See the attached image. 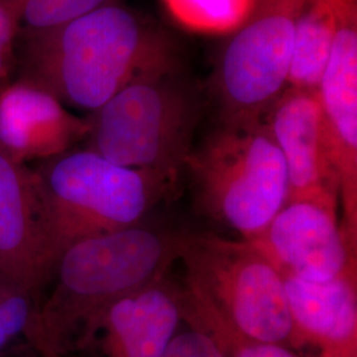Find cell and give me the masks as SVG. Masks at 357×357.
<instances>
[{
  "mask_svg": "<svg viewBox=\"0 0 357 357\" xmlns=\"http://www.w3.org/2000/svg\"><path fill=\"white\" fill-rule=\"evenodd\" d=\"M15 61L20 79L93 113L137 77L178 61V53L162 28L118 1L50 31L19 32Z\"/></svg>",
  "mask_w": 357,
  "mask_h": 357,
  "instance_id": "6da1fadb",
  "label": "cell"
},
{
  "mask_svg": "<svg viewBox=\"0 0 357 357\" xmlns=\"http://www.w3.org/2000/svg\"><path fill=\"white\" fill-rule=\"evenodd\" d=\"M178 240L180 233L139 224L77 243L60 257L35 324L54 337L98 330L118 301L166 278L178 262Z\"/></svg>",
  "mask_w": 357,
  "mask_h": 357,
  "instance_id": "7a4b0ae2",
  "label": "cell"
},
{
  "mask_svg": "<svg viewBox=\"0 0 357 357\" xmlns=\"http://www.w3.org/2000/svg\"><path fill=\"white\" fill-rule=\"evenodd\" d=\"M202 115L200 93L178 60L137 77L90 113L86 149L176 184Z\"/></svg>",
  "mask_w": 357,
  "mask_h": 357,
  "instance_id": "3957f363",
  "label": "cell"
},
{
  "mask_svg": "<svg viewBox=\"0 0 357 357\" xmlns=\"http://www.w3.org/2000/svg\"><path fill=\"white\" fill-rule=\"evenodd\" d=\"M53 266L77 243L139 225L174 191L167 178L72 149L33 168Z\"/></svg>",
  "mask_w": 357,
  "mask_h": 357,
  "instance_id": "277c9868",
  "label": "cell"
},
{
  "mask_svg": "<svg viewBox=\"0 0 357 357\" xmlns=\"http://www.w3.org/2000/svg\"><path fill=\"white\" fill-rule=\"evenodd\" d=\"M184 171L196 208L248 243L265 233L287 202L286 165L264 121L220 122L193 147Z\"/></svg>",
  "mask_w": 357,
  "mask_h": 357,
  "instance_id": "5b68a950",
  "label": "cell"
},
{
  "mask_svg": "<svg viewBox=\"0 0 357 357\" xmlns=\"http://www.w3.org/2000/svg\"><path fill=\"white\" fill-rule=\"evenodd\" d=\"M184 296L245 339L291 344L293 320L280 270L255 245L180 233Z\"/></svg>",
  "mask_w": 357,
  "mask_h": 357,
  "instance_id": "8992f818",
  "label": "cell"
},
{
  "mask_svg": "<svg viewBox=\"0 0 357 357\" xmlns=\"http://www.w3.org/2000/svg\"><path fill=\"white\" fill-rule=\"evenodd\" d=\"M301 0H257L255 11L230 33L217 68L220 122H262L289 88Z\"/></svg>",
  "mask_w": 357,
  "mask_h": 357,
  "instance_id": "52a82bcc",
  "label": "cell"
},
{
  "mask_svg": "<svg viewBox=\"0 0 357 357\" xmlns=\"http://www.w3.org/2000/svg\"><path fill=\"white\" fill-rule=\"evenodd\" d=\"M326 141L339 176L340 224L357 243V0H342L317 89Z\"/></svg>",
  "mask_w": 357,
  "mask_h": 357,
  "instance_id": "ba28073f",
  "label": "cell"
},
{
  "mask_svg": "<svg viewBox=\"0 0 357 357\" xmlns=\"http://www.w3.org/2000/svg\"><path fill=\"white\" fill-rule=\"evenodd\" d=\"M281 274L311 282L357 275V246L339 212L311 202H287L253 241Z\"/></svg>",
  "mask_w": 357,
  "mask_h": 357,
  "instance_id": "9c48e42d",
  "label": "cell"
},
{
  "mask_svg": "<svg viewBox=\"0 0 357 357\" xmlns=\"http://www.w3.org/2000/svg\"><path fill=\"white\" fill-rule=\"evenodd\" d=\"M264 122L286 165L287 202H311L339 212V176L326 141L318 93L289 86Z\"/></svg>",
  "mask_w": 357,
  "mask_h": 357,
  "instance_id": "30bf717a",
  "label": "cell"
},
{
  "mask_svg": "<svg viewBox=\"0 0 357 357\" xmlns=\"http://www.w3.org/2000/svg\"><path fill=\"white\" fill-rule=\"evenodd\" d=\"M0 271L43 298L52 262L33 168L0 144Z\"/></svg>",
  "mask_w": 357,
  "mask_h": 357,
  "instance_id": "8fae6325",
  "label": "cell"
},
{
  "mask_svg": "<svg viewBox=\"0 0 357 357\" xmlns=\"http://www.w3.org/2000/svg\"><path fill=\"white\" fill-rule=\"evenodd\" d=\"M88 132V118L47 90L20 78L0 82V144L17 160H48L75 149Z\"/></svg>",
  "mask_w": 357,
  "mask_h": 357,
  "instance_id": "7c38bea8",
  "label": "cell"
},
{
  "mask_svg": "<svg viewBox=\"0 0 357 357\" xmlns=\"http://www.w3.org/2000/svg\"><path fill=\"white\" fill-rule=\"evenodd\" d=\"M293 320L291 344L320 357H357V275L311 282L282 274Z\"/></svg>",
  "mask_w": 357,
  "mask_h": 357,
  "instance_id": "4fadbf2b",
  "label": "cell"
},
{
  "mask_svg": "<svg viewBox=\"0 0 357 357\" xmlns=\"http://www.w3.org/2000/svg\"><path fill=\"white\" fill-rule=\"evenodd\" d=\"M183 318L181 293L166 278L118 301L100 323L109 357H159Z\"/></svg>",
  "mask_w": 357,
  "mask_h": 357,
  "instance_id": "5bb4252c",
  "label": "cell"
},
{
  "mask_svg": "<svg viewBox=\"0 0 357 357\" xmlns=\"http://www.w3.org/2000/svg\"><path fill=\"white\" fill-rule=\"evenodd\" d=\"M342 0H301L289 86L315 90L327 63Z\"/></svg>",
  "mask_w": 357,
  "mask_h": 357,
  "instance_id": "9a60e30c",
  "label": "cell"
},
{
  "mask_svg": "<svg viewBox=\"0 0 357 357\" xmlns=\"http://www.w3.org/2000/svg\"><path fill=\"white\" fill-rule=\"evenodd\" d=\"M167 13L192 32L233 33L255 11L257 0H162Z\"/></svg>",
  "mask_w": 357,
  "mask_h": 357,
  "instance_id": "2e32d148",
  "label": "cell"
},
{
  "mask_svg": "<svg viewBox=\"0 0 357 357\" xmlns=\"http://www.w3.org/2000/svg\"><path fill=\"white\" fill-rule=\"evenodd\" d=\"M119 0H8L20 33H38L64 26Z\"/></svg>",
  "mask_w": 357,
  "mask_h": 357,
  "instance_id": "e0dca14e",
  "label": "cell"
},
{
  "mask_svg": "<svg viewBox=\"0 0 357 357\" xmlns=\"http://www.w3.org/2000/svg\"><path fill=\"white\" fill-rule=\"evenodd\" d=\"M183 318L191 321L193 327L211 333L228 357H299L284 345L258 343L245 339L187 298H183Z\"/></svg>",
  "mask_w": 357,
  "mask_h": 357,
  "instance_id": "ac0fdd59",
  "label": "cell"
},
{
  "mask_svg": "<svg viewBox=\"0 0 357 357\" xmlns=\"http://www.w3.org/2000/svg\"><path fill=\"white\" fill-rule=\"evenodd\" d=\"M38 306L36 294L0 271V348L35 323Z\"/></svg>",
  "mask_w": 357,
  "mask_h": 357,
  "instance_id": "d6986e66",
  "label": "cell"
},
{
  "mask_svg": "<svg viewBox=\"0 0 357 357\" xmlns=\"http://www.w3.org/2000/svg\"><path fill=\"white\" fill-rule=\"evenodd\" d=\"M159 357H228V355L211 333L193 327L190 331L174 335Z\"/></svg>",
  "mask_w": 357,
  "mask_h": 357,
  "instance_id": "ffe728a7",
  "label": "cell"
},
{
  "mask_svg": "<svg viewBox=\"0 0 357 357\" xmlns=\"http://www.w3.org/2000/svg\"><path fill=\"white\" fill-rule=\"evenodd\" d=\"M15 66V53L0 47V82L8 81Z\"/></svg>",
  "mask_w": 357,
  "mask_h": 357,
  "instance_id": "44dd1931",
  "label": "cell"
},
{
  "mask_svg": "<svg viewBox=\"0 0 357 357\" xmlns=\"http://www.w3.org/2000/svg\"><path fill=\"white\" fill-rule=\"evenodd\" d=\"M1 1H8V0H1Z\"/></svg>",
  "mask_w": 357,
  "mask_h": 357,
  "instance_id": "7402d4cb",
  "label": "cell"
}]
</instances>
